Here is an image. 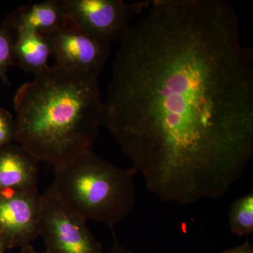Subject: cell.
Here are the masks:
<instances>
[{
  "label": "cell",
  "instance_id": "1",
  "mask_svg": "<svg viewBox=\"0 0 253 253\" xmlns=\"http://www.w3.org/2000/svg\"><path fill=\"white\" fill-rule=\"evenodd\" d=\"M121 36L101 126L160 199L224 197L253 157V54L221 0H154Z\"/></svg>",
  "mask_w": 253,
  "mask_h": 253
},
{
  "label": "cell",
  "instance_id": "2",
  "mask_svg": "<svg viewBox=\"0 0 253 253\" xmlns=\"http://www.w3.org/2000/svg\"><path fill=\"white\" fill-rule=\"evenodd\" d=\"M98 78L54 65L16 91V142L54 166L91 149L101 126Z\"/></svg>",
  "mask_w": 253,
  "mask_h": 253
},
{
  "label": "cell",
  "instance_id": "3",
  "mask_svg": "<svg viewBox=\"0 0 253 253\" xmlns=\"http://www.w3.org/2000/svg\"><path fill=\"white\" fill-rule=\"evenodd\" d=\"M51 187L68 208L83 219L113 227L136 205L131 168L115 166L89 149L54 166Z\"/></svg>",
  "mask_w": 253,
  "mask_h": 253
},
{
  "label": "cell",
  "instance_id": "4",
  "mask_svg": "<svg viewBox=\"0 0 253 253\" xmlns=\"http://www.w3.org/2000/svg\"><path fill=\"white\" fill-rule=\"evenodd\" d=\"M86 220L68 208L50 186L42 194L40 236L51 253H103Z\"/></svg>",
  "mask_w": 253,
  "mask_h": 253
},
{
  "label": "cell",
  "instance_id": "5",
  "mask_svg": "<svg viewBox=\"0 0 253 253\" xmlns=\"http://www.w3.org/2000/svg\"><path fill=\"white\" fill-rule=\"evenodd\" d=\"M70 25L107 42L119 41L136 15L151 1L61 0Z\"/></svg>",
  "mask_w": 253,
  "mask_h": 253
},
{
  "label": "cell",
  "instance_id": "6",
  "mask_svg": "<svg viewBox=\"0 0 253 253\" xmlns=\"http://www.w3.org/2000/svg\"><path fill=\"white\" fill-rule=\"evenodd\" d=\"M41 211L38 187L0 190V236L9 249L30 244L40 236Z\"/></svg>",
  "mask_w": 253,
  "mask_h": 253
},
{
  "label": "cell",
  "instance_id": "7",
  "mask_svg": "<svg viewBox=\"0 0 253 253\" xmlns=\"http://www.w3.org/2000/svg\"><path fill=\"white\" fill-rule=\"evenodd\" d=\"M56 66L98 78L109 59L111 43L69 25L51 37Z\"/></svg>",
  "mask_w": 253,
  "mask_h": 253
},
{
  "label": "cell",
  "instance_id": "8",
  "mask_svg": "<svg viewBox=\"0 0 253 253\" xmlns=\"http://www.w3.org/2000/svg\"><path fill=\"white\" fill-rule=\"evenodd\" d=\"M13 31L25 29L51 37L70 23L61 0H47L21 6L3 20Z\"/></svg>",
  "mask_w": 253,
  "mask_h": 253
},
{
  "label": "cell",
  "instance_id": "9",
  "mask_svg": "<svg viewBox=\"0 0 253 253\" xmlns=\"http://www.w3.org/2000/svg\"><path fill=\"white\" fill-rule=\"evenodd\" d=\"M39 161L19 144L0 149V190L38 187Z\"/></svg>",
  "mask_w": 253,
  "mask_h": 253
},
{
  "label": "cell",
  "instance_id": "10",
  "mask_svg": "<svg viewBox=\"0 0 253 253\" xmlns=\"http://www.w3.org/2000/svg\"><path fill=\"white\" fill-rule=\"evenodd\" d=\"M13 31L16 66L35 76L48 69L49 57L52 54L49 38L28 30Z\"/></svg>",
  "mask_w": 253,
  "mask_h": 253
},
{
  "label": "cell",
  "instance_id": "11",
  "mask_svg": "<svg viewBox=\"0 0 253 253\" xmlns=\"http://www.w3.org/2000/svg\"><path fill=\"white\" fill-rule=\"evenodd\" d=\"M231 231L240 236L253 233V191L238 198L231 204L229 211Z\"/></svg>",
  "mask_w": 253,
  "mask_h": 253
},
{
  "label": "cell",
  "instance_id": "12",
  "mask_svg": "<svg viewBox=\"0 0 253 253\" xmlns=\"http://www.w3.org/2000/svg\"><path fill=\"white\" fill-rule=\"evenodd\" d=\"M14 41V31L2 21L0 23V80L8 85L10 84L8 71L16 66Z\"/></svg>",
  "mask_w": 253,
  "mask_h": 253
},
{
  "label": "cell",
  "instance_id": "13",
  "mask_svg": "<svg viewBox=\"0 0 253 253\" xmlns=\"http://www.w3.org/2000/svg\"><path fill=\"white\" fill-rule=\"evenodd\" d=\"M16 141V123L12 115L0 106V149Z\"/></svg>",
  "mask_w": 253,
  "mask_h": 253
},
{
  "label": "cell",
  "instance_id": "14",
  "mask_svg": "<svg viewBox=\"0 0 253 253\" xmlns=\"http://www.w3.org/2000/svg\"><path fill=\"white\" fill-rule=\"evenodd\" d=\"M221 253H253V246L247 241L234 249L228 250Z\"/></svg>",
  "mask_w": 253,
  "mask_h": 253
},
{
  "label": "cell",
  "instance_id": "15",
  "mask_svg": "<svg viewBox=\"0 0 253 253\" xmlns=\"http://www.w3.org/2000/svg\"><path fill=\"white\" fill-rule=\"evenodd\" d=\"M112 230L113 243L112 246H111V253H137L132 252V251H129V250L125 249L124 247H123V246L119 244V242H118L114 231H113V229H112Z\"/></svg>",
  "mask_w": 253,
  "mask_h": 253
},
{
  "label": "cell",
  "instance_id": "16",
  "mask_svg": "<svg viewBox=\"0 0 253 253\" xmlns=\"http://www.w3.org/2000/svg\"><path fill=\"white\" fill-rule=\"evenodd\" d=\"M21 253H51L46 251L44 253L38 252L31 244L25 245V246H22L21 248Z\"/></svg>",
  "mask_w": 253,
  "mask_h": 253
},
{
  "label": "cell",
  "instance_id": "17",
  "mask_svg": "<svg viewBox=\"0 0 253 253\" xmlns=\"http://www.w3.org/2000/svg\"><path fill=\"white\" fill-rule=\"evenodd\" d=\"M9 249L7 244L4 239L0 236V253H5Z\"/></svg>",
  "mask_w": 253,
  "mask_h": 253
}]
</instances>
